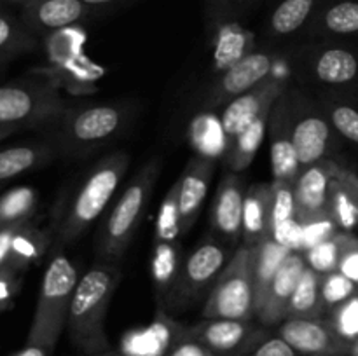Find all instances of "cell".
Listing matches in <instances>:
<instances>
[{"mask_svg": "<svg viewBox=\"0 0 358 356\" xmlns=\"http://www.w3.org/2000/svg\"><path fill=\"white\" fill-rule=\"evenodd\" d=\"M21 225H23V223H21ZM21 225H10L0 229V271H2V269H9L13 241Z\"/></svg>", "mask_w": 358, "mask_h": 356, "instance_id": "obj_46", "label": "cell"}, {"mask_svg": "<svg viewBox=\"0 0 358 356\" xmlns=\"http://www.w3.org/2000/svg\"><path fill=\"white\" fill-rule=\"evenodd\" d=\"M213 59L217 70H226L252 52V34L240 23L220 20L213 42Z\"/></svg>", "mask_w": 358, "mask_h": 356, "instance_id": "obj_27", "label": "cell"}, {"mask_svg": "<svg viewBox=\"0 0 358 356\" xmlns=\"http://www.w3.org/2000/svg\"><path fill=\"white\" fill-rule=\"evenodd\" d=\"M310 31L322 37L358 34V0H332L320 6L311 20Z\"/></svg>", "mask_w": 358, "mask_h": 356, "instance_id": "obj_24", "label": "cell"}, {"mask_svg": "<svg viewBox=\"0 0 358 356\" xmlns=\"http://www.w3.org/2000/svg\"><path fill=\"white\" fill-rule=\"evenodd\" d=\"M180 255L177 243H161L154 241L152 255V279L156 286V297L159 306L168 302L180 271Z\"/></svg>", "mask_w": 358, "mask_h": 356, "instance_id": "obj_32", "label": "cell"}, {"mask_svg": "<svg viewBox=\"0 0 358 356\" xmlns=\"http://www.w3.org/2000/svg\"><path fill=\"white\" fill-rule=\"evenodd\" d=\"M157 177H159V161L154 159L126 184L124 191L107 213L101 225L96 243V260L121 264L145 215Z\"/></svg>", "mask_w": 358, "mask_h": 356, "instance_id": "obj_4", "label": "cell"}, {"mask_svg": "<svg viewBox=\"0 0 358 356\" xmlns=\"http://www.w3.org/2000/svg\"><path fill=\"white\" fill-rule=\"evenodd\" d=\"M271 236V184H255L245 191L241 239L255 246Z\"/></svg>", "mask_w": 358, "mask_h": 356, "instance_id": "obj_22", "label": "cell"}, {"mask_svg": "<svg viewBox=\"0 0 358 356\" xmlns=\"http://www.w3.org/2000/svg\"><path fill=\"white\" fill-rule=\"evenodd\" d=\"M306 267V258H304L303 251H290L289 257L276 271L275 278L266 292V297L255 307V320L259 323L269 328L287 320V307H289L294 290L299 283L301 274Z\"/></svg>", "mask_w": 358, "mask_h": 356, "instance_id": "obj_15", "label": "cell"}, {"mask_svg": "<svg viewBox=\"0 0 358 356\" xmlns=\"http://www.w3.org/2000/svg\"><path fill=\"white\" fill-rule=\"evenodd\" d=\"M83 0H30L21 10V21L35 35H51L79 24L91 14Z\"/></svg>", "mask_w": 358, "mask_h": 356, "instance_id": "obj_16", "label": "cell"}, {"mask_svg": "<svg viewBox=\"0 0 358 356\" xmlns=\"http://www.w3.org/2000/svg\"><path fill=\"white\" fill-rule=\"evenodd\" d=\"M320 7V0H282L269 16V34L289 37L311 23Z\"/></svg>", "mask_w": 358, "mask_h": 356, "instance_id": "obj_29", "label": "cell"}, {"mask_svg": "<svg viewBox=\"0 0 358 356\" xmlns=\"http://www.w3.org/2000/svg\"><path fill=\"white\" fill-rule=\"evenodd\" d=\"M126 122L128 108L121 105L66 107L58 121L51 126L52 147L62 156L83 159L117 138Z\"/></svg>", "mask_w": 358, "mask_h": 356, "instance_id": "obj_3", "label": "cell"}, {"mask_svg": "<svg viewBox=\"0 0 358 356\" xmlns=\"http://www.w3.org/2000/svg\"><path fill=\"white\" fill-rule=\"evenodd\" d=\"M38 194L30 185L9 188L0 195V229L31 222L37 212Z\"/></svg>", "mask_w": 358, "mask_h": 356, "instance_id": "obj_33", "label": "cell"}, {"mask_svg": "<svg viewBox=\"0 0 358 356\" xmlns=\"http://www.w3.org/2000/svg\"><path fill=\"white\" fill-rule=\"evenodd\" d=\"M294 124V98L289 91L282 94L273 105L268 122L269 150H271L273 180L294 184L301 173L292 140Z\"/></svg>", "mask_w": 358, "mask_h": 356, "instance_id": "obj_12", "label": "cell"}, {"mask_svg": "<svg viewBox=\"0 0 358 356\" xmlns=\"http://www.w3.org/2000/svg\"><path fill=\"white\" fill-rule=\"evenodd\" d=\"M56 154L52 143H27L0 150V184L44 166Z\"/></svg>", "mask_w": 358, "mask_h": 356, "instance_id": "obj_25", "label": "cell"}, {"mask_svg": "<svg viewBox=\"0 0 358 356\" xmlns=\"http://www.w3.org/2000/svg\"><path fill=\"white\" fill-rule=\"evenodd\" d=\"M353 237H355L353 232L339 230L331 239L322 241V243L315 244L310 250L303 251L304 258H306V265L313 269V271L320 272V274H329L332 271H338L339 260H341L348 244L353 241Z\"/></svg>", "mask_w": 358, "mask_h": 356, "instance_id": "obj_35", "label": "cell"}, {"mask_svg": "<svg viewBox=\"0 0 358 356\" xmlns=\"http://www.w3.org/2000/svg\"><path fill=\"white\" fill-rule=\"evenodd\" d=\"M187 337L205 344L217 356H245L268 339L269 332L255 320H201L189 327Z\"/></svg>", "mask_w": 358, "mask_h": 356, "instance_id": "obj_9", "label": "cell"}, {"mask_svg": "<svg viewBox=\"0 0 358 356\" xmlns=\"http://www.w3.org/2000/svg\"><path fill=\"white\" fill-rule=\"evenodd\" d=\"M51 246L52 232L35 225L34 220L23 223L14 236L9 269L23 274L31 264L41 260Z\"/></svg>", "mask_w": 358, "mask_h": 356, "instance_id": "obj_26", "label": "cell"}, {"mask_svg": "<svg viewBox=\"0 0 358 356\" xmlns=\"http://www.w3.org/2000/svg\"><path fill=\"white\" fill-rule=\"evenodd\" d=\"M322 110L338 135L358 145V108L355 105L339 100H325Z\"/></svg>", "mask_w": 358, "mask_h": 356, "instance_id": "obj_37", "label": "cell"}, {"mask_svg": "<svg viewBox=\"0 0 358 356\" xmlns=\"http://www.w3.org/2000/svg\"><path fill=\"white\" fill-rule=\"evenodd\" d=\"M336 164L331 161L311 164L301 170L299 177L294 181V194L297 205V222L311 216L329 213L331 201V185Z\"/></svg>", "mask_w": 358, "mask_h": 356, "instance_id": "obj_18", "label": "cell"}, {"mask_svg": "<svg viewBox=\"0 0 358 356\" xmlns=\"http://www.w3.org/2000/svg\"><path fill=\"white\" fill-rule=\"evenodd\" d=\"M287 91V84L276 77H268L264 82L250 89L248 93L234 98L233 101L222 107L220 126L226 135V142H233L245 128L252 124L257 117L269 112L280 96Z\"/></svg>", "mask_w": 358, "mask_h": 356, "instance_id": "obj_14", "label": "cell"}, {"mask_svg": "<svg viewBox=\"0 0 358 356\" xmlns=\"http://www.w3.org/2000/svg\"><path fill=\"white\" fill-rule=\"evenodd\" d=\"M275 65V56L266 51H252L245 58L231 65L220 73L219 79L210 87L203 107L206 110H217L226 107L229 101L264 82Z\"/></svg>", "mask_w": 358, "mask_h": 356, "instance_id": "obj_10", "label": "cell"}, {"mask_svg": "<svg viewBox=\"0 0 358 356\" xmlns=\"http://www.w3.org/2000/svg\"><path fill=\"white\" fill-rule=\"evenodd\" d=\"M129 166V156L122 150L107 154L84 175L83 181L69 199L55 230L51 250H63L76 243L107 209Z\"/></svg>", "mask_w": 358, "mask_h": 356, "instance_id": "obj_2", "label": "cell"}, {"mask_svg": "<svg viewBox=\"0 0 358 356\" xmlns=\"http://www.w3.org/2000/svg\"><path fill=\"white\" fill-rule=\"evenodd\" d=\"M252 2H255V0H210V9H212L213 16L224 20V16L245 9Z\"/></svg>", "mask_w": 358, "mask_h": 356, "instance_id": "obj_47", "label": "cell"}, {"mask_svg": "<svg viewBox=\"0 0 358 356\" xmlns=\"http://www.w3.org/2000/svg\"><path fill=\"white\" fill-rule=\"evenodd\" d=\"M30 0H0V3H20V6H24L28 3Z\"/></svg>", "mask_w": 358, "mask_h": 356, "instance_id": "obj_51", "label": "cell"}, {"mask_svg": "<svg viewBox=\"0 0 358 356\" xmlns=\"http://www.w3.org/2000/svg\"><path fill=\"white\" fill-rule=\"evenodd\" d=\"M245 185L238 173H229L220 181L212 205V227L227 243L236 244L241 239L243 227Z\"/></svg>", "mask_w": 358, "mask_h": 356, "instance_id": "obj_20", "label": "cell"}, {"mask_svg": "<svg viewBox=\"0 0 358 356\" xmlns=\"http://www.w3.org/2000/svg\"><path fill=\"white\" fill-rule=\"evenodd\" d=\"M17 129L16 128H7V126H0V142H2L3 138H7L9 135H13V133H16Z\"/></svg>", "mask_w": 358, "mask_h": 356, "instance_id": "obj_50", "label": "cell"}, {"mask_svg": "<svg viewBox=\"0 0 358 356\" xmlns=\"http://www.w3.org/2000/svg\"><path fill=\"white\" fill-rule=\"evenodd\" d=\"M338 271L343 272L346 278L352 279L358 286V236L353 237V241L348 244L345 253H343L338 265Z\"/></svg>", "mask_w": 358, "mask_h": 356, "instance_id": "obj_44", "label": "cell"}, {"mask_svg": "<svg viewBox=\"0 0 358 356\" xmlns=\"http://www.w3.org/2000/svg\"><path fill=\"white\" fill-rule=\"evenodd\" d=\"M227 250L213 237H206L182 260L168 306L185 307L210 293L227 264Z\"/></svg>", "mask_w": 358, "mask_h": 356, "instance_id": "obj_8", "label": "cell"}, {"mask_svg": "<svg viewBox=\"0 0 358 356\" xmlns=\"http://www.w3.org/2000/svg\"><path fill=\"white\" fill-rule=\"evenodd\" d=\"M166 356H217L215 353L205 344L191 337H185L168 353Z\"/></svg>", "mask_w": 358, "mask_h": 356, "instance_id": "obj_45", "label": "cell"}, {"mask_svg": "<svg viewBox=\"0 0 358 356\" xmlns=\"http://www.w3.org/2000/svg\"><path fill=\"white\" fill-rule=\"evenodd\" d=\"M21 272L13 269H2L0 271V311H6L13 306L14 297L20 292Z\"/></svg>", "mask_w": 358, "mask_h": 356, "instance_id": "obj_42", "label": "cell"}, {"mask_svg": "<svg viewBox=\"0 0 358 356\" xmlns=\"http://www.w3.org/2000/svg\"><path fill=\"white\" fill-rule=\"evenodd\" d=\"M299 223L303 227V251L310 250L322 241L331 239L339 232L338 223L332 218L331 213H322Z\"/></svg>", "mask_w": 358, "mask_h": 356, "instance_id": "obj_41", "label": "cell"}, {"mask_svg": "<svg viewBox=\"0 0 358 356\" xmlns=\"http://www.w3.org/2000/svg\"><path fill=\"white\" fill-rule=\"evenodd\" d=\"M310 59L308 70L325 86H346L358 79V56L345 45H322Z\"/></svg>", "mask_w": 358, "mask_h": 356, "instance_id": "obj_21", "label": "cell"}, {"mask_svg": "<svg viewBox=\"0 0 358 356\" xmlns=\"http://www.w3.org/2000/svg\"><path fill=\"white\" fill-rule=\"evenodd\" d=\"M150 327L129 332L121 342V356H166L182 339L187 337L189 327L177 323L170 318H161Z\"/></svg>", "mask_w": 358, "mask_h": 356, "instance_id": "obj_19", "label": "cell"}, {"mask_svg": "<svg viewBox=\"0 0 358 356\" xmlns=\"http://www.w3.org/2000/svg\"><path fill=\"white\" fill-rule=\"evenodd\" d=\"M327 320L339 337L355 344L358 341V293L334 307Z\"/></svg>", "mask_w": 358, "mask_h": 356, "instance_id": "obj_39", "label": "cell"}, {"mask_svg": "<svg viewBox=\"0 0 358 356\" xmlns=\"http://www.w3.org/2000/svg\"><path fill=\"white\" fill-rule=\"evenodd\" d=\"M254 246L241 244L212 286L203 320H255Z\"/></svg>", "mask_w": 358, "mask_h": 356, "instance_id": "obj_6", "label": "cell"}, {"mask_svg": "<svg viewBox=\"0 0 358 356\" xmlns=\"http://www.w3.org/2000/svg\"><path fill=\"white\" fill-rule=\"evenodd\" d=\"M297 220L296 194L294 184L289 181H276L271 184V234L278 227Z\"/></svg>", "mask_w": 358, "mask_h": 356, "instance_id": "obj_38", "label": "cell"}, {"mask_svg": "<svg viewBox=\"0 0 358 356\" xmlns=\"http://www.w3.org/2000/svg\"><path fill=\"white\" fill-rule=\"evenodd\" d=\"M52 80L31 79L0 84V126L7 128H51L66 110Z\"/></svg>", "mask_w": 358, "mask_h": 356, "instance_id": "obj_7", "label": "cell"}, {"mask_svg": "<svg viewBox=\"0 0 358 356\" xmlns=\"http://www.w3.org/2000/svg\"><path fill=\"white\" fill-rule=\"evenodd\" d=\"M329 213L343 232L358 227V177L338 166L332 175Z\"/></svg>", "mask_w": 358, "mask_h": 356, "instance_id": "obj_23", "label": "cell"}, {"mask_svg": "<svg viewBox=\"0 0 358 356\" xmlns=\"http://www.w3.org/2000/svg\"><path fill=\"white\" fill-rule=\"evenodd\" d=\"M299 356H350L352 344L336 334L325 318H289L278 334Z\"/></svg>", "mask_w": 358, "mask_h": 356, "instance_id": "obj_11", "label": "cell"}, {"mask_svg": "<svg viewBox=\"0 0 358 356\" xmlns=\"http://www.w3.org/2000/svg\"><path fill=\"white\" fill-rule=\"evenodd\" d=\"M51 351L44 346H37V344H27L21 351H17L16 355L13 356H49Z\"/></svg>", "mask_w": 358, "mask_h": 356, "instance_id": "obj_48", "label": "cell"}, {"mask_svg": "<svg viewBox=\"0 0 358 356\" xmlns=\"http://www.w3.org/2000/svg\"><path fill=\"white\" fill-rule=\"evenodd\" d=\"M334 128L320 108L294 103L292 140L301 168L327 161L332 150Z\"/></svg>", "mask_w": 358, "mask_h": 356, "instance_id": "obj_13", "label": "cell"}, {"mask_svg": "<svg viewBox=\"0 0 358 356\" xmlns=\"http://www.w3.org/2000/svg\"><path fill=\"white\" fill-rule=\"evenodd\" d=\"M121 274V264L94 260L79 276L70 302L66 330L73 346L86 355L110 351V342L105 334V316Z\"/></svg>", "mask_w": 358, "mask_h": 356, "instance_id": "obj_1", "label": "cell"}, {"mask_svg": "<svg viewBox=\"0 0 358 356\" xmlns=\"http://www.w3.org/2000/svg\"><path fill=\"white\" fill-rule=\"evenodd\" d=\"M269 114H271V110L255 119V121L252 122L248 128H245L233 142L227 143L226 157L227 168H229L231 173L243 171L245 168H248L252 164L255 154L259 152L266 135H268Z\"/></svg>", "mask_w": 358, "mask_h": 356, "instance_id": "obj_28", "label": "cell"}, {"mask_svg": "<svg viewBox=\"0 0 358 356\" xmlns=\"http://www.w3.org/2000/svg\"><path fill=\"white\" fill-rule=\"evenodd\" d=\"M254 253V283H255V307L262 302L266 297L269 285L275 278L276 271L283 264L289 253L287 246L280 244L278 241L273 239L271 236L266 237L259 244H255Z\"/></svg>", "mask_w": 358, "mask_h": 356, "instance_id": "obj_30", "label": "cell"}, {"mask_svg": "<svg viewBox=\"0 0 358 356\" xmlns=\"http://www.w3.org/2000/svg\"><path fill=\"white\" fill-rule=\"evenodd\" d=\"M79 276L76 264L63 250L52 251L42 276L27 344L44 346L49 351L56 348L59 335L66 328L70 302Z\"/></svg>", "mask_w": 358, "mask_h": 356, "instance_id": "obj_5", "label": "cell"}, {"mask_svg": "<svg viewBox=\"0 0 358 356\" xmlns=\"http://www.w3.org/2000/svg\"><path fill=\"white\" fill-rule=\"evenodd\" d=\"M91 356H121L119 353H114L110 349V351H105V353H98V355H91Z\"/></svg>", "mask_w": 358, "mask_h": 356, "instance_id": "obj_52", "label": "cell"}, {"mask_svg": "<svg viewBox=\"0 0 358 356\" xmlns=\"http://www.w3.org/2000/svg\"><path fill=\"white\" fill-rule=\"evenodd\" d=\"M213 171H215V163L212 157L199 154L189 161L182 177L177 180L182 236L191 232L192 225L198 220L206 194H208Z\"/></svg>", "mask_w": 358, "mask_h": 356, "instance_id": "obj_17", "label": "cell"}, {"mask_svg": "<svg viewBox=\"0 0 358 356\" xmlns=\"http://www.w3.org/2000/svg\"><path fill=\"white\" fill-rule=\"evenodd\" d=\"M324 311L322 274L311 267H306L301 274L299 283H297L289 307H287V320L289 318H322Z\"/></svg>", "mask_w": 358, "mask_h": 356, "instance_id": "obj_31", "label": "cell"}, {"mask_svg": "<svg viewBox=\"0 0 358 356\" xmlns=\"http://www.w3.org/2000/svg\"><path fill=\"white\" fill-rule=\"evenodd\" d=\"M0 68H2V66H0Z\"/></svg>", "mask_w": 358, "mask_h": 356, "instance_id": "obj_54", "label": "cell"}, {"mask_svg": "<svg viewBox=\"0 0 358 356\" xmlns=\"http://www.w3.org/2000/svg\"><path fill=\"white\" fill-rule=\"evenodd\" d=\"M350 356H358V341L355 344H352V353H350Z\"/></svg>", "mask_w": 358, "mask_h": 356, "instance_id": "obj_53", "label": "cell"}, {"mask_svg": "<svg viewBox=\"0 0 358 356\" xmlns=\"http://www.w3.org/2000/svg\"><path fill=\"white\" fill-rule=\"evenodd\" d=\"M37 47V35L10 14L0 10V66L14 56L24 54Z\"/></svg>", "mask_w": 358, "mask_h": 356, "instance_id": "obj_34", "label": "cell"}, {"mask_svg": "<svg viewBox=\"0 0 358 356\" xmlns=\"http://www.w3.org/2000/svg\"><path fill=\"white\" fill-rule=\"evenodd\" d=\"M182 236L180 229V212H178V185L175 181L170 191L164 195L159 206L154 230V241L161 243H177Z\"/></svg>", "mask_w": 358, "mask_h": 356, "instance_id": "obj_36", "label": "cell"}, {"mask_svg": "<svg viewBox=\"0 0 358 356\" xmlns=\"http://www.w3.org/2000/svg\"><path fill=\"white\" fill-rule=\"evenodd\" d=\"M245 356H299L280 335H269Z\"/></svg>", "mask_w": 358, "mask_h": 356, "instance_id": "obj_43", "label": "cell"}, {"mask_svg": "<svg viewBox=\"0 0 358 356\" xmlns=\"http://www.w3.org/2000/svg\"><path fill=\"white\" fill-rule=\"evenodd\" d=\"M355 293H358V286L343 272L332 271L329 274H322V300L325 311H332L345 300L352 299Z\"/></svg>", "mask_w": 358, "mask_h": 356, "instance_id": "obj_40", "label": "cell"}, {"mask_svg": "<svg viewBox=\"0 0 358 356\" xmlns=\"http://www.w3.org/2000/svg\"><path fill=\"white\" fill-rule=\"evenodd\" d=\"M84 3L94 9V7H107V6H114V3L124 2V0H83Z\"/></svg>", "mask_w": 358, "mask_h": 356, "instance_id": "obj_49", "label": "cell"}]
</instances>
